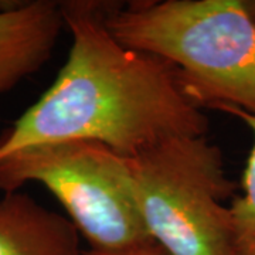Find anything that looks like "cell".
I'll return each mask as SVG.
<instances>
[{
    "mask_svg": "<svg viewBox=\"0 0 255 255\" xmlns=\"http://www.w3.org/2000/svg\"><path fill=\"white\" fill-rule=\"evenodd\" d=\"M217 111L243 121L254 135V143L241 179V194L234 196L228 207L237 254L255 255V117L234 107H220Z\"/></svg>",
    "mask_w": 255,
    "mask_h": 255,
    "instance_id": "52a82bcc",
    "label": "cell"
},
{
    "mask_svg": "<svg viewBox=\"0 0 255 255\" xmlns=\"http://www.w3.org/2000/svg\"><path fill=\"white\" fill-rule=\"evenodd\" d=\"M64 26L61 1L36 0L0 10V94L50 60Z\"/></svg>",
    "mask_w": 255,
    "mask_h": 255,
    "instance_id": "5b68a950",
    "label": "cell"
},
{
    "mask_svg": "<svg viewBox=\"0 0 255 255\" xmlns=\"http://www.w3.org/2000/svg\"><path fill=\"white\" fill-rule=\"evenodd\" d=\"M68 217L21 191L0 200V255H87Z\"/></svg>",
    "mask_w": 255,
    "mask_h": 255,
    "instance_id": "8992f818",
    "label": "cell"
},
{
    "mask_svg": "<svg viewBox=\"0 0 255 255\" xmlns=\"http://www.w3.org/2000/svg\"><path fill=\"white\" fill-rule=\"evenodd\" d=\"M137 207L167 255H238L230 207L236 183L206 136L166 140L128 157Z\"/></svg>",
    "mask_w": 255,
    "mask_h": 255,
    "instance_id": "3957f363",
    "label": "cell"
},
{
    "mask_svg": "<svg viewBox=\"0 0 255 255\" xmlns=\"http://www.w3.org/2000/svg\"><path fill=\"white\" fill-rule=\"evenodd\" d=\"M114 1H61L71 48L38 100L0 136V160L64 140L100 142L133 157L166 140L206 136L207 117L163 58L121 44L107 27Z\"/></svg>",
    "mask_w": 255,
    "mask_h": 255,
    "instance_id": "6da1fadb",
    "label": "cell"
},
{
    "mask_svg": "<svg viewBox=\"0 0 255 255\" xmlns=\"http://www.w3.org/2000/svg\"><path fill=\"white\" fill-rule=\"evenodd\" d=\"M246 1L247 10L250 11V14L253 16V18L255 20V0H244Z\"/></svg>",
    "mask_w": 255,
    "mask_h": 255,
    "instance_id": "9c48e42d",
    "label": "cell"
},
{
    "mask_svg": "<svg viewBox=\"0 0 255 255\" xmlns=\"http://www.w3.org/2000/svg\"><path fill=\"white\" fill-rule=\"evenodd\" d=\"M43 184L90 244L87 255H114L152 243L137 207L128 157L100 142L33 146L0 160V190Z\"/></svg>",
    "mask_w": 255,
    "mask_h": 255,
    "instance_id": "277c9868",
    "label": "cell"
},
{
    "mask_svg": "<svg viewBox=\"0 0 255 255\" xmlns=\"http://www.w3.org/2000/svg\"><path fill=\"white\" fill-rule=\"evenodd\" d=\"M107 27L121 44L172 64L199 108L255 117V20L244 0L112 3Z\"/></svg>",
    "mask_w": 255,
    "mask_h": 255,
    "instance_id": "7a4b0ae2",
    "label": "cell"
},
{
    "mask_svg": "<svg viewBox=\"0 0 255 255\" xmlns=\"http://www.w3.org/2000/svg\"><path fill=\"white\" fill-rule=\"evenodd\" d=\"M114 255H167L163 251V248L157 246L156 243H147L145 246L136 247V248H132L129 251H125V253H119V254Z\"/></svg>",
    "mask_w": 255,
    "mask_h": 255,
    "instance_id": "ba28073f",
    "label": "cell"
}]
</instances>
